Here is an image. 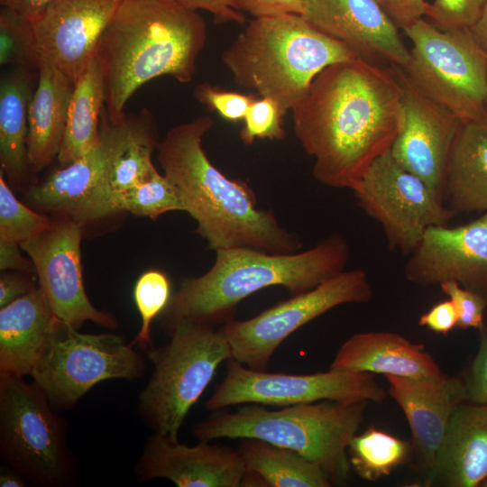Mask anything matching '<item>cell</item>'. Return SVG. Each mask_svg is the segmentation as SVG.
I'll return each mask as SVG.
<instances>
[{
  "label": "cell",
  "mask_w": 487,
  "mask_h": 487,
  "mask_svg": "<svg viewBox=\"0 0 487 487\" xmlns=\"http://www.w3.org/2000/svg\"><path fill=\"white\" fill-rule=\"evenodd\" d=\"M293 129L321 184L353 190L389 151L403 118L392 66L355 58L319 72L291 109Z\"/></svg>",
  "instance_id": "1"
},
{
  "label": "cell",
  "mask_w": 487,
  "mask_h": 487,
  "mask_svg": "<svg viewBox=\"0 0 487 487\" xmlns=\"http://www.w3.org/2000/svg\"><path fill=\"white\" fill-rule=\"evenodd\" d=\"M214 126L199 116L170 128L157 146L158 161L179 189L185 212L196 221V233L207 248L250 249L269 253L302 250L299 234L281 226L271 209L259 208L249 185L231 179L208 159L204 135Z\"/></svg>",
  "instance_id": "2"
},
{
  "label": "cell",
  "mask_w": 487,
  "mask_h": 487,
  "mask_svg": "<svg viewBox=\"0 0 487 487\" xmlns=\"http://www.w3.org/2000/svg\"><path fill=\"white\" fill-rule=\"evenodd\" d=\"M207 37L198 11L172 0H121L95 57L109 115L121 117L132 95L155 78L190 82Z\"/></svg>",
  "instance_id": "3"
},
{
  "label": "cell",
  "mask_w": 487,
  "mask_h": 487,
  "mask_svg": "<svg viewBox=\"0 0 487 487\" xmlns=\"http://www.w3.org/2000/svg\"><path fill=\"white\" fill-rule=\"evenodd\" d=\"M348 256V244L337 234L293 253L218 250L207 272L183 280L171 294L160 315L161 326L168 334L183 319L224 325L240 301L256 291L281 286L291 296L304 293L345 271Z\"/></svg>",
  "instance_id": "4"
},
{
  "label": "cell",
  "mask_w": 487,
  "mask_h": 487,
  "mask_svg": "<svg viewBox=\"0 0 487 487\" xmlns=\"http://www.w3.org/2000/svg\"><path fill=\"white\" fill-rule=\"evenodd\" d=\"M357 58L301 14L253 18L222 54L236 85L291 111L327 66Z\"/></svg>",
  "instance_id": "5"
},
{
  "label": "cell",
  "mask_w": 487,
  "mask_h": 487,
  "mask_svg": "<svg viewBox=\"0 0 487 487\" xmlns=\"http://www.w3.org/2000/svg\"><path fill=\"white\" fill-rule=\"evenodd\" d=\"M369 401L321 400L268 409L243 404L194 425L199 441L255 438L294 450L317 464L332 484L350 475L347 449L363 420Z\"/></svg>",
  "instance_id": "6"
},
{
  "label": "cell",
  "mask_w": 487,
  "mask_h": 487,
  "mask_svg": "<svg viewBox=\"0 0 487 487\" xmlns=\"http://www.w3.org/2000/svg\"><path fill=\"white\" fill-rule=\"evenodd\" d=\"M167 335V344L146 352L153 371L139 395L138 411L153 433L179 440L190 409L232 352L222 326L183 319Z\"/></svg>",
  "instance_id": "7"
},
{
  "label": "cell",
  "mask_w": 487,
  "mask_h": 487,
  "mask_svg": "<svg viewBox=\"0 0 487 487\" xmlns=\"http://www.w3.org/2000/svg\"><path fill=\"white\" fill-rule=\"evenodd\" d=\"M56 410L33 381L0 373V457L38 487H69L78 479L68 426Z\"/></svg>",
  "instance_id": "8"
},
{
  "label": "cell",
  "mask_w": 487,
  "mask_h": 487,
  "mask_svg": "<svg viewBox=\"0 0 487 487\" xmlns=\"http://www.w3.org/2000/svg\"><path fill=\"white\" fill-rule=\"evenodd\" d=\"M403 32L412 48L402 69L412 82L464 123L487 118V55L471 30L421 18Z\"/></svg>",
  "instance_id": "9"
},
{
  "label": "cell",
  "mask_w": 487,
  "mask_h": 487,
  "mask_svg": "<svg viewBox=\"0 0 487 487\" xmlns=\"http://www.w3.org/2000/svg\"><path fill=\"white\" fill-rule=\"evenodd\" d=\"M142 356L114 333L86 334L60 322L31 373L56 409H73L95 385L142 377Z\"/></svg>",
  "instance_id": "10"
},
{
  "label": "cell",
  "mask_w": 487,
  "mask_h": 487,
  "mask_svg": "<svg viewBox=\"0 0 487 487\" xmlns=\"http://www.w3.org/2000/svg\"><path fill=\"white\" fill-rule=\"evenodd\" d=\"M372 298L367 273L361 269L345 270L255 317L231 319L222 328L234 359L249 368L265 371L276 349L296 330L337 306L365 303Z\"/></svg>",
  "instance_id": "11"
},
{
  "label": "cell",
  "mask_w": 487,
  "mask_h": 487,
  "mask_svg": "<svg viewBox=\"0 0 487 487\" xmlns=\"http://www.w3.org/2000/svg\"><path fill=\"white\" fill-rule=\"evenodd\" d=\"M386 396L372 373L332 369L312 374L267 372L231 357L225 362L224 380L205 408L215 411L240 404L287 407L321 400L381 403Z\"/></svg>",
  "instance_id": "12"
},
{
  "label": "cell",
  "mask_w": 487,
  "mask_h": 487,
  "mask_svg": "<svg viewBox=\"0 0 487 487\" xmlns=\"http://www.w3.org/2000/svg\"><path fill=\"white\" fill-rule=\"evenodd\" d=\"M360 207L381 226L388 244L411 253L425 232L446 225L453 213L390 150L377 158L353 189Z\"/></svg>",
  "instance_id": "13"
},
{
  "label": "cell",
  "mask_w": 487,
  "mask_h": 487,
  "mask_svg": "<svg viewBox=\"0 0 487 487\" xmlns=\"http://www.w3.org/2000/svg\"><path fill=\"white\" fill-rule=\"evenodd\" d=\"M51 217V225L21 247L32 262L38 286L54 314L77 329L87 321L107 329L117 328L115 317L96 308L86 293L80 253L83 226L67 216Z\"/></svg>",
  "instance_id": "14"
},
{
  "label": "cell",
  "mask_w": 487,
  "mask_h": 487,
  "mask_svg": "<svg viewBox=\"0 0 487 487\" xmlns=\"http://www.w3.org/2000/svg\"><path fill=\"white\" fill-rule=\"evenodd\" d=\"M392 67L401 86L403 118L391 154L444 203L448 164L464 122L424 93L402 68Z\"/></svg>",
  "instance_id": "15"
},
{
  "label": "cell",
  "mask_w": 487,
  "mask_h": 487,
  "mask_svg": "<svg viewBox=\"0 0 487 487\" xmlns=\"http://www.w3.org/2000/svg\"><path fill=\"white\" fill-rule=\"evenodd\" d=\"M126 134V115L112 118L106 107L96 143L67 166L60 167L26 192L37 208L67 216L82 226L99 219V207L106 180Z\"/></svg>",
  "instance_id": "16"
},
{
  "label": "cell",
  "mask_w": 487,
  "mask_h": 487,
  "mask_svg": "<svg viewBox=\"0 0 487 487\" xmlns=\"http://www.w3.org/2000/svg\"><path fill=\"white\" fill-rule=\"evenodd\" d=\"M121 0H53L30 21L39 60L75 84L96 57Z\"/></svg>",
  "instance_id": "17"
},
{
  "label": "cell",
  "mask_w": 487,
  "mask_h": 487,
  "mask_svg": "<svg viewBox=\"0 0 487 487\" xmlns=\"http://www.w3.org/2000/svg\"><path fill=\"white\" fill-rule=\"evenodd\" d=\"M404 272L408 280L420 286L456 281L487 299V212L463 225L428 228Z\"/></svg>",
  "instance_id": "18"
},
{
  "label": "cell",
  "mask_w": 487,
  "mask_h": 487,
  "mask_svg": "<svg viewBox=\"0 0 487 487\" xmlns=\"http://www.w3.org/2000/svg\"><path fill=\"white\" fill-rule=\"evenodd\" d=\"M301 15L359 59L400 68L409 61L398 26L375 0H302Z\"/></svg>",
  "instance_id": "19"
},
{
  "label": "cell",
  "mask_w": 487,
  "mask_h": 487,
  "mask_svg": "<svg viewBox=\"0 0 487 487\" xmlns=\"http://www.w3.org/2000/svg\"><path fill=\"white\" fill-rule=\"evenodd\" d=\"M245 466L240 452L199 441L181 444L152 433L134 466L139 482L168 479L179 487H240Z\"/></svg>",
  "instance_id": "20"
},
{
  "label": "cell",
  "mask_w": 487,
  "mask_h": 487,
  "mask_svg": "<svg viewBox=\"0 0 487 487\" xmlns=\"http://www.w3.org/2000/svg\"><path fill=\"white\" fill-rule=\"evenodd\" d=\"M388 393L402 409L411 431V446L430 485L436 459L455 409L466 401L464 381L446 374L434 379L384 375Z\"/></svg>",
  "instance_id": "21"
},
{
  "label": "cell",
  "mask_w": 487,
  "mask_h": 487,
  "mask_svg": "<svg viewBox=\"0 0 487 487\" xmlns=\"http://www.w3.org/2000/svg\"><path fill=\"white\" fill-rule=\"evenodd\" d=\"M330 369L415 379L445 374L424 345L389 331L354 334L341 345Z\"/></svg>",
  "instance_id": "22"
},
{
  "label": "cell",
  "mask_w": 487,
  "mask_h": 487,
  "mask_svg": "<svg viewBox=\"0 0 487 487\" xmlns=\"http://www.w3.org/2000/svg\"><path fill=\"white\" fill-rule=\"evenodd\" d=\"M60 322L39 286L0 308V373L31 375Z\"/></svg>",
  "instance_id": "23"
},
{
  "label": "cell",
  "mask_w": 487,
  "mask_h": 487,
  "mask_svg": "<svg viewBox=\"0 0 487 487\" xmlns=\"http://www.w3.org/2000/svg\"><path fill=\"white\" fill-rule=\"evenodd\" d=\"M486 477L487 406L465 401L451 418L436 455L431 483L475 487Z\"/></svg>",
  "instance_id": "24"
},
{
  "label": "cell",
  "mask_w": 487,
  "mask_h": 487,
  "mask_svg": "<svg viewBox=\"0 0 487 487\" xmlns=\"http://www.w3.org/2000/svg\"><path fill=\"white\" fill-rule=\"evenodd\" d=\"M38 82L29 110L27 157L32 172L58 158L74 88L57 69L40 60Z\"/></svg>",
  "instance_id": "25"
},
{
  "label": "cell",
  "mask_w": 487,
  "mask_h": 487,
  "mask_svg": "<svg viewBox=\"0 0 487 487\" xmlns=\"http://www.w3.org/2000/svg\"><path fill=\"white\" fill-rule=\"evenodd\" d=\"M444 204L453 215L487 212V118L463 123L448 164Z\"/></svg>",
  "instance_id": "26"
},
{
  "label": "cell",
  "mask_w": 487,
  "mask_h": 487,
  "mask_svg": "<svg viewBox=\"0 0 487 487\" xmlns=\"http://www.w3.org/2000/svg\"><path fill=\"white\" fill-rule=\"evenodd\" d=\"M32 69L13 67L0 80L1 170L16 188L27 182L29 110L35 91Z\"/></svg>",
  "instance_id": "27"
},
{
  "label": "cell",
  "mask_w": 487,
  "mask_h": 487,
  "mask_svg": "<svg viewBox=\"0 0 487 487\" xmlns=\"http://www.w3.org/2000/svg\"><path fill=\"white\" fill-rule=\"evenodd\" d=\"M156 120L146 108L126 115V134L110 170L99 207V218L110 216L113 198L151 178L157 170L152 154L159 144Z\"/></svg>",
  "instance_id": "28"
},
{
  "label": "cell",
  "mask_w": 487,
  "mask_h": 487,
  "mask_svg": "<svg viewBox=\"0 0 487 487\" xmlns=\"http://www.w3.org/2000/svg\"><path fill=\"white\" fill-rule=\"evenodd\" d=\"M105 106L103 76L95 58L74 85L57 158L60 167L69 165L96 143Z\"/></svg>",
  "instance_id": "29"
},
{
  "label": "cell",
  "mask_w": 487,
  "mask_h": 487,
  "mask_svg": "<svg viewBox=\"0 0 487 487\" xmlns=\"http://www.w3.org/2000/svg\"><path fill=\"white\" fill-rule=\"evenodd\" d=\"M245 470L259 474L268 487H330L332 482L299 453L255 438H243L238 448Z\"/></svg>",
  "instance_id": "30"
},
{
  "label": "cell",
  "mask_w": 487,
  "mask_h": 487,
  "mask_svg": "<svg viewBox=\"0 0 487 487\" xmlns=\"http://www.w3.org/2000/svg\"><path fill=\"white\" fill-rule=\"evenodd\" d=\"M411 451L409 442L371 427L352 438L347 454L354 472L363 480L375 482L403 464Z\"/></svg>",
  "instance_id": "31"
},
{
  "label": "cell",
  "mask_w": 487,
  "mask_h": 487,
  "mask_svg": "<svg viewBox=\"0 0 487 487\" xmlns=\"http://www.w3.org/2000/svg\"><path fill=\"white\" fill-rule=\"evenodd\" d=\"M170 211H185L184 205L177 187L158 170L145 181L119 193L110 206L111 215L129 212L153 220Z\"/></svg>",
  "instance_id": "32"
},
{
  "label": "cell",
  "mask_w": 487,
  "mask_h": 487,
  "mask_svg": "<svg viewBox=\"0 0 487 487\" xmlns=\"http://www.w3.org/2000/svg\"><path fill=\"white\" fill-rule=\"evenodd\" d=\"M171 297L170 280L159 270L144 271L137 279L133 288V299L142 324L137 335L129 344L138 346L145 353L153 347L151 336L152 320L160 317Z\"/></svg>",
  "instance_id": "33"
},
{
  "label": "cell",
  "mask_w": 487,
  "mask_h": 487,
  "mask_svg": "<svg viewBox=\"0 0 487 487\" xmlns=\"http://www.w3.org/2000/svg\"><path fill=\"white\" fill-rule=\"evenodd\" d=\"M51 223V217L33 211L15 198L0 170V240L21 245Z\"/></svg>",
  "instance_id": "34"
},
{
  "label": "cell",
  "mask_w": 487,
  "mask_h": 487,
  "mask_svg": "<svg viewBox=\"0 0 487 487\" xmlns=\"http://www.w3.org/2000/svg\"><path fill=\"white\" fill-rule=\"evenodd\" d=\"M39 55L31 23L13 11H0V64L38 69Z\"/></svg>",
  "instance_id": "35"
},
{
  "label": "cell",
  "mask_w": 487,
  "mask_h": 487,
  "mask_svg": "<svg viewBox=\"0 0 487 487\" xmlns=\"http://www.w3.org/2000/svg\"><path fill=\"white\" fill-rule=\"evenodd\" d=\"M280 107L270 97L256 98L249 106L240 131L242 142L250 145L257 139L280 141L286 137Z\"/></svg>",
  "instance_id": "36"
},
{
  "label": "cell",
  "mask_w": 487,
  "mask_h": 487,
  "mask_svg": "<svg viewBox=\"0 0 487 487\" xmlns=\"http://www.w3.org/2000/svg\"><path fill=\"white\" fill-rule=\"evenodd\" d=\"M196 99L228 122L243 121L254 95H247L204 82L194 88Z\"/></svg>",
  "instance_id": "37"
},
{
  "label": "cell",
  "mask_w": 487,
  "mask_h": 487,
  "mask_svg": "<svg viewBox=\"0 0 487 487\" xmlns=\"http://www.w3.org/2000/svg\"><path fill=\"white\" fill-rule=\"evenodd\" d=\"M487 0H435L427 14L441 30L470 29L480 17Z\"/></svg>",
  "instance_id": "38"
},
{
  "label": "cell",
  "mask_w": 487,
  "mask_h": 487,
  "mask_svg": "<svg viewBox=\"0 0 487 487\" xmlns=\"http://www.w3.org/2000/svg\"><path fill=\"white\" fill-rule=\"evenodd\" d=\"M439 286L455 306L458 314L456 326L464 329H482L485 323L487 299L481 294L462 287L456 281H445Z\"/></svg>",
  "instance_id": "39"
},
{
  "label": "cell",
  "mask_w": 487,
  "mask_h": 487,
  "mask_svg": "<svg viewBox=\"0 0 487 487\" xmlns=\"http://www.w3.org/2000/svg\"><path fill=\"white\" fill-rule=\"evenodd\" d=\"M481 331L478 353L471 365L464 386L466 401L487 406V324Z\"/></svg>",
  "instance_id": "40"
},
{
  "label": "cell",
  "mask_w": 487,
  "mask_h": 487,
  "mask_svg": "<svg viewBox=\"0 0 487 487\" xmlns=\"http://www.w3.org/2000/svg\"><path fill=\"white\" fill-rule=\"evenodd\" d=\"M399 29L405 30L427 16L430 4L426 0H375Z\"/></svg>",
  "instance_id": "41"
},
{
  "label": "cell",
  "mask_w": 487,
  "mask_h": 487,
  "mask_svg": "<svg viewBox=\"0 0 487 487\" xmlns=\"http://www.w3.org/2000/svg\"><path fill=\"white\" fill-rule=\"evenodd\" d=\"M234 5L253 18L301 14L302 10V0H234Z\"/></svg>",
  "instance_id": "42"
},
{
  "label": "cell",
  "mask_w": 487,
  "mask_h": 487,
  "mask_svg": "<svg viewBox=\"0 0 487 487\" xmlns=\"http://www.w3.org/2000/svg\"><path fill=\"white\" fill-rule=\"evenodd\" d=\"M458 314L454 302L448 299L433 306L422 314L418 325L429 330L446 335L457 326Z\"/></svg>",
  "instance_id": "43"
},
{
  "label": "cell",
  "mask_w": 487,
  "mask_h": 487,
  "mask_svg": "<svg viewBox=\"0 0 487 487\" xmlns=\"http://www.w3.org/2000/svg\"><path fill=\"white\" fill-rule=\"evenodd\" d=\"M191 10H205L214 15L219 23L234 22L244 23V16L238 11L234 0H172Z\"/></svg>",
  "instance_id": "44"
},
{
  "label": "cell",
  "mask_w": 487,
  "mask_h": 487,
  "mask_svg": "<svg viewBox=\"0 0 487 487\" xmlns=\"http://www.w3.org/2000/svg\"><path fill=\"white\" fill-rule=\"evenodd\" d=\"M20 244L0 240V270L16 271L24 274H35L33 263L22 254Z\"/></svg>",
  "instance_id": "45"
},
{
  "label": "cell",
  "mask_w": 487,
  "mask_h": 487,
  "mask_svg": "<svg viewBox=\"0 0 487 487\" xmlns=\"http://www.w3.org/2000/svg\"><path fill=\"white\" fill-rule=\"evenodd\" d=\"M35 285L24 275L4 273L0 277V308L29 292Z\"/></svg>",
  "instance_id": "46"
},
{
  "label": "cell",
  "mask_w": 487,
  "mask_h": 487,
  "mask_svg": "<svg viewBox=\"0 0 487 487\" xmlns=\"http://www.w3.org/2000/svg\"><path fill=\"white\" fill-rule=\"evenodd\" d=\"M53 0H0L1 7L14 12L27 21L34 19Z\"/></svg>",
  "instance_id": "47"
},
{
  "label": "cell",
  "mask_w": 487,
  "mask_h": 487,
  "mask_svg": "<svg viewBox=\"0 0 487 487\" xmlns=\"http://www.w3.org/2000/svg\"><path fill=\"white\" fill-rule=\"evenodd\" d=\"M470 30L476 42L487 55V2L480 17Z\"/></svg>",
  "instance_id": "48"
},
{
  "label": "cell",
  "mask_w": 487,
  "mask_h": 487,
  "mask_svg": "<svg viewBox=\"0 0 487 487\" xmlns=\"http://www.w3.org/2000/svg\"><path fill=\"white\" fill-rule=\"evenodd\" d=\"M26 485L25 479L9 467L0 474L1 487H24Z\"/></svg>",
  "instance_id": "49"
},
{
  "label": "cell",
  "mask_w": 487,
  "mask_h": 487,
  "mask_svg": "<svg viewBox=\"0 0 487 487\" xmlns=\"http://www.w3.org/2000/svg\"><path fill=\"white\" fill-rule=\"evenodd\" d=\"M480 486H482V487H487V477H486V479L481 483Z\"/></svg>",
  "instance_id": "50"
}]
</instances>
